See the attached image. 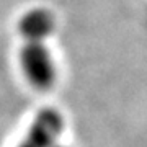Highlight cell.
<instances>
[{
    "mask_svg": "<svg viewBox=\"0 0 147 147\" xmlns=\"http://www.w3.org/2000/svg\"><path fill=\"white\" fill-rule=\"evenodd\" d=\"M18 147H34V146H31L30 142H26L25 139H23V142H21V144H18Z\"/></svg>",
    "mask_w": 147,
    "mask_h": 147,
    "instance_id": "obj_4",
    "label": "cell"
},
{
    "mask_svg": "<svg viewBox=\"0 0 147 147\" xmlns=\"http://www.w3.org/2000/svg\"><path fill=\"white\" fill-rule=\"evenodd\" d=\"M64 129L61 113L53 108H44L34 116L25 141L34 147H53Z\"/></svg>",
    "mask_w": 147,
    "mask_h": 147,
    "instance_id": "obj_2",
    "label": "cell"
},
{
    "mask_svg": "<svg viewBox=\"0 0 147 147\" xmlns=\"http://www.w3.org/2000/svg\"><path fill=\"white\" fill-rule=\"evenodd\" d=\"M20 65L26 80L36 90H47L56 82L57 69L44 42H25L20 51Z\"/></svg>",
    "mask_w": 147,
    "mask_h": 147,
    "instance_id": "obj_1",
    "label": "cell"
},
{
    "mask_svg": "<svg viewBox=\"0 0 147 147\" xmlns=\"http://www.w3.org/2000/svg\"><path fill=\"white\" fill-rule=\"evenodd\" d=\"M56 28V20L46 8H33L20 18L18 31L25 41L42 42Z\"/></svg>",
    "mask_w": 147,
    "mask_h": 147,
    "instance_id": "obj_3",
    "label": "cell"
},
{
    "mask_svg": "<svg viewBox=\"0 0 147 147\" xmlns=\"http://www.w3.org/2000/svg\"><path fill=\"white\" fill-rule=\"evenodd\" d=\"M53 147H65V146H61V144H59V142H57V144H54Z\"/></svg>",
    "mask_w": 147,
    "mask_h": 147,
    "instance_id": "obj_5",
    "label": "cell"
}]
</instances>
